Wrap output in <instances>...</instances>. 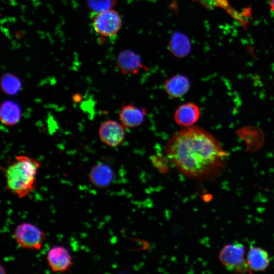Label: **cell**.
Wrapping results in <instances>:
<instances>
[{
  "label": "cell",
  "mask_w": 274,
  "mask_h": 274,
  "mask_svg": "<svg viewBox=\"0 0 274 274\" xmlns=\"http://www.w3.org/2000/svg\"><path fill=\"white\" fill-rule=\"evenodd\" d=\"M165 153L170 163L180 173L197 180H212L220 175L227 153L210 133L190 126L174 133Z\"/></svg>",
  "instance_id": "6da1fadb"
},
{
  "label": "cell",
  "mask_w": 274,
  "mask_h": 274,
  "mask_svg": "<svg viewBox=\"0 0 274 274\" xmlns=\"http://www.w3.org/2000/svg\"><path fill=\"white\" fill-rule=\"evenodd\" d=\"M40 162L24 155L15 160L4 169L7 189L19 198L27 196L35 188L36 177Z\"/></svg>",
  "instance_id": "7a4b0ae2"
},
{
  "label": "cell",
  "mask_w": 274,
  "mask_h": 274,
  "mask_svg": "<svg viewBox=\"0 0 274 274\" xmlns=\"http://www.w3.org/2000/svg\"><path fill=\"white\" fill-rule=\"evenodd\" d=\"M219 259L228 270L236 273H251L245 258L244 245L238 242L228 244L221 250Z\"/></svg>",
  "instance_id": "3957f363"
},
{
  "label": "cell",
  "mask_w": 274,
  "mask_h": 274,
  "mask_svg": "<svg viewBox=\"0 0 274 274\" xmlns=\"http://www.w3.org/2000/svg\"><path fill=\"white\" fill-rule=\"evenodd\" d=\"M13 236L19 246L31 250L41 249L46 239L45 234L29 223L18 225L15 228Z\"/></svg>",
  "instance_id": "277c9868"
},
{
  "label": "cell",
  "mask_w": 274,
  "mask_h": 274,
  "mask_svg": "<svg viewBox=\"0 0 274 274\" xmlns=\"http://www.w3.org/2000/svg\"><path fill=\"white\" fill-rule=\"evenodd\" d=\"M92 23L97 33L104 37H111L119 31L122 21L118 12L111 9L97 13Z\"/></svg>",
  "instance_id": "5b68a950"
},
{
  "label": "cell",
  "mask_w": 274,
  "mask_h": 274,
  "mask_svg": "<svg viewBox=\"0 0 274 274\" xmlns=\"http://www.w3.org/2000/svg\"><path fill=\"white\" fill-rule=\"evenodd\" d=\"M98 133L101 141L110 147L120 145L125 136L124 126L112 120H107L102 123Z\"/></svg>",
  "instance_id": "8992f818"
},
{
  "label": "cell",
  "mask_w": 274,
  "mask_h": 274,
  "mask_svg": "<svg viewBox=\"0 0 274 274\" xmlns=\"http://www.w3.org/2000/svg\"><path fill=\"white\" fill-rule=\"evenodd\" d=\"M46 258L49 267L54 272H65L72 264V256L68 250L63 246L52 247L48 251Z\"/></svg>",
  "instance_id": "52a82bcc"
},
{
  "label": "cell",
  "mask_w": 274,
  "mask_h": 274,
  "mask_svg": "<svg viewBox=\"0 0 274 274\" xmlns=\"http://www.w3.org/2000/svg\"><path fill=\"white\" fill-rule=\"evenodd\" d=\"M116 63L118 69L124 75H134L146 69L140 57L130 50L121 51L117 56Z\"/></svg>",
  "instance_id": "ba28073f"
},
{
  "label": "cell",
  "mask_w": 274,
  "mask_h": 274,
  "mask_svg": "<svg viewBox=\"0 0 274 274\" xmlns=\"http://www.w3.org/2000/svg\"><path fill=\"white\" fill-rule=\"evenodd\" d=\"M200 116L199 108L197 105L191 102L180 105L176 110L174 120L181 126H192L198 120Z\"/></svg>",
  "instance_id": "9c48e42d"
},
{
  "label": "cell",
  "mask_w": 274,
  "mask_h": 274,
  "mask_svg": "<svg viewBox=\"0 0 274 274\" xmlns=\"http://www.w3.org/2000/svg\"><path fill=\"white\" fill-rule=\"evenodd\" d=\"M146 110L132 104L123 105L119 113V119L122 125L127 128L140 126L146 115Z\"/></svg>",
  "instance_id": "30bf717a"
},
{
  "label": "cell",
  "mask_w": 274,
  "mask_h": 274,
  "mask_svg": "<svg viewBox=\"0 0 274 274\" xmlns=\"http://www.w3.org/2000/svg\"><path fill=\"white\" fill-rule=\"evenodd\" d=\"M249 268L252 271H263L270 264L269 254L259 247L250 246L246 257Z\"/></svg>",
  "instance_id": "8fae6325"
},
{
  "label": "cell",
  "mask_w": 274,
  "mask_h": 274,
  "mask_svg": "<svg viewBox=\"0 0 274 274\" xmlns=\"http://www.w3.org/2000/svg\"><path fill=\"white\" fill-rule=\"evenodd\" d=\"M114 172L107 164L99 163L94 165L89 173L91 183L98 188L109 186L114 179Z\"/></svg>",
  "instance_id": "7c38bea8"
},
{
  "label": "cell",
  "mask_w": 274,
  "mask_h": 274,
  "mask_svg": "<svg viewBox=\"0 0 274 274\" xmlns=\"http://www.w3.org/2000/svg\"><path fill=\"white\" fill-rule=\"evenodd\" d=\"M166 93L172 98H180L189 91L190 83L189 79L182 75H174L167 79L163 85Z\"/></svg>",
  "instance_id": "4fadbf2b"
},
{
  "label": "cell",
  "mask_w": 274,
  "mask_h": 274,
  "mask_svg": "<svg viewBox=\"0 0 274 274\" xmlns=\"http://www.w3.org/2000/svg\"><path fill=\"white\" fill-rule=\"evenodd\" d=\"M209 10L221 8L225 10L233 18L239 22L245 27L248 21L246 16L234 9L230 4L229 0H195Z\"/></svg>",
  "instance_id": "5bb4252c"
},
{
  "label": "cell",
  "mask_w": 274,
  "mask_h": 274,
  "mask_svg": "<svg viewBox=\"0 0 274 274\" xmlns=\"http://www.w3.org/2000/svg\"><path fill=\"white\" fill-rule=\"evenodd\" d=\"M169 47L173 55L178 58L185 57L191 51V42L187 36L176 32L170 38Z\"/></svg>",
  "instance_id": "9a60e30c"
},
{
  "label": "cell",
  "mask_w": 274,
  "mask_h": 274,
  "mask_svg": "<svg viewBox=\"0 0 274 274\" xmlns=\"http://www.w3.org/2000/svg\"><path fill=\"white\" fill-rule=\"evenodd\" d=\"M0 117L1 122L7 126L16 124L21 118V111L18 105L12 101H5L1 104Z\"/></svg>",
  "instance_id": "2e32d148"
},
{
  "label": "cell",
  "mask_w": 274,
  "mask_h": 274,
  "mask_svg": "<svg viewBox=\"0 0 274 274\" xmlns=\"http://www.w3.org/2000/svg\"><path fill=\"white\" fill-rule=\"evenodd\" d=\"M21 86L19 78L14 74L6 72L2 76L1 87L5 94L9 95H16L20 90Z\"/></svg>",
  "instance_id": "e0dca14e"
},
{
  "label": "cell",
  "mask_w": 274,
  "mask_h": 274,
  "mask_svg": "<svg viewBox=\"0 0 274 274\" xmlns=\"http://www.w3.org/2000/svg\"><path fill=\"white\" fill-rule=\"evenodd\" d=\"M86 4L90 11L97 14L112 9L116 0H86Z\"/></svg>",
  "instance_id": "ac0fdd59"
},
{
  "label": "cell",
  "mask_w": 274,
  "mask_h": 274,
  "mask_svg": "<svg viewBox=\"0 0 274 274\" xmlns=\"http://www.w3.org/2000/svg\"><path fill=\"white\" fill-rule=\"evenodd\" d=\"M269 6L271 11L274 12V0L269 1Z\"/></svg>",
  "instance_id": "d6986e66"
}]
</instances>
